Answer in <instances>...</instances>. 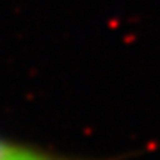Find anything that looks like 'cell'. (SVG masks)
I'll return each mask as SVG.
<instances>
[{
  "label": "cell",
  "mask_w": 160,
  "mask_h": 160,
  "mask_svg": "<svg viewBox=\"0 0 160 160\" xmlns=\"http://www.w3.org/2000/svg\"><path fill=\"white\" fill-rule=\"evenodd\" d=\"M0 160H94V158H77L66 157L43 148H36L29 144L0 137Z\"/></svg>",
  "instance_id": "1"
}]
</instances>
